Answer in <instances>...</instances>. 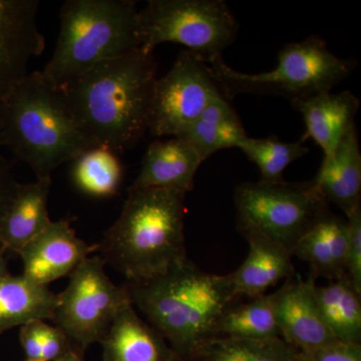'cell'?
Here are the masks:
<instances>
[{
  "label": "cell",
  "instance_id": "cell-1",
  "mask_svg": "<svg viewBox=\"0 0 361 361\" xmlns=\"http://www.w3.org/2000/svg\"><path fill=\"white\" fill-rule=\"evenodd\" d=\"M157 70L153 51L141 47L106 59L61 89L85 134L121 155L148 132Z\"/></svg>",
  "mask_w": 361,
  "mask_h": 361
},
{
  "label": "cell",
  "instance_id": "cell-2",
  "mask_svg": "<svg viewBox=\"0 0 361 361\" xmlns=\"http://www.w3.org/2000/svg\"><path fill=\"white\" fill-rule=\"evenodd\" d=\"M129 300L167 341L177 361H195L214 325L237 300L230 274L202 270L189 258L142 281H126Z\"/></svg>",
  "mask_w": 361,
  "mask_h": 361
},
{
  "label": "cell",
  "instance_id": "cell-3",
  "mask_svg": "<svg viewBox=\"0 0 361 361\" xmlns=\"http://www.w3.org/2000/svg\"><path fill=\"white\" fill-rule=\"evenodd\" d=\"M94 146L75 120L63 90L42 71L28 73L0 97V147L37 178L51 177Z\"/></svg>",
  "mask_w": 361,
  "mask_h": 361
},
{
  "label": "cell",
  "instance_id": "cell-4",
  "mask_svg": "<svg viewBox=\"0 0 361 361\" xmlns=\"http://www.w3.org/2000/svg\"><path fill=\"white\" fill-rule=\"evenodd\" d=\"M186 194L160 188H133L97 251L106 264L137 282L157 276L188 258Z\"/></svg>",
  "mask_w": 361,
  "mask_h": 361
},
{
  "label": "cell",
  "instance_id": "cell-5",
  "mask_svg": "<svg viewBox=\"0 0 361 361\" xmlns=\"http://www.w3.org/2000/svg\"><path fill=\"white\" fill-rule=\"evenodd\" d=\"M59 20L54 54L40 71L56 87L141 47L139 11L133 0H68Z\"/></svg>",
  "mask_w": 361,
  "mask_h": 361
},
{
  "label": "cell",
  "instance_id": "cell-6",
  "mask_svg": "<svg viewBox=\"0 0 361 361\" xmlns=\"http://www.w3.org/2000/svg\"><path fill=\"white\" fill-rule=\"evenodd\" d=\"M214 78L228 99L239 94H272L291 103L331 92L355 68L351 59L338 58L319 37L284 45L273 70L242 73L228 66L222 56L207 61Z\"/></svg>",
  "mask_w": 361,
  "mask_h": 361
},
{
  "label": "cell",
  "instance_id": "cell-7",
  "mask_svg": "<svg viewBox=\"0 0 361 361\" xmlns=\"http://www.w3.org/2000/svg\"><path fill=\"white\" fill-rule=\"evenodd\" d=\"M139 28L147 51L173 42L209 61L234 42L239 25L223 0H149L139 11Z\"/></svg>",
  "mask_w": 361,
  "mask_h": 361
},
{
  "label": "cell",
  "instance_id": "cell-8",
  "mask_svg": "<svg viewBox=\"0 0 361 361\" xmlns=\"http://www.w3.org/2000/svg\"><path fill=\"white\" fill-rule=\"evenodd\" d=\"M237 225L247 226L293 250L329 210L310 180L304 183L245 182L235 191Z\"/></svg>",
  "mask_w": 361,
  "mask_h": 361
},
{
  "label": "cell",
  "instance_id": "cell-9",
  "mask_svg": "<svg viewBox=\"0 0 361 361\" xmlns=\"http://www.w3.org/2000/svg\"><path fill=\"white\" fill-rule=\"evenodd\" d=\"M104 267L101 256H89L71 273L68 286L58 294L52 322L82 355L92 344L101 343L116 312L129 300L123 285L114 283Z\"/></svg>",
  "mask_w": 361,
  "mask_h": 361
},
{
  "label": "cell",
  "instance_id": "cell-10",
  "mask_svg": "<svg viewBox=\"0 0 361 361\" xmlns=\"http://www.w3.org/2000/svg\"><path fill=\"white\" fill-rule=\"evenodd\" d=\"M221 97L224 94L205 59L183 49L170 71L157 78L148 132L155 137H179Z\"/></svg>",
  "mask_w": 361,
  "mask_h": 361
},
{
  "label": "cell",
  "instance_id": "cell-11",
  "mask_svg": "<svg viewBox=\"0 0 361 361\" xmlns=\"http://www.w3.org/2000/svg\"><path fill=\"white\" fill-rule=\"evenodd\" d=\"M39 0H0V97L28 75L45 49L37 25Z\"/></svg>",
  "mask_w": 361,
  "mask_h": 361
},
{
  "label": "cell",
  "instance_id": "cell-12",
  "mask_svg": "<svg viewBox=\"0 0 361 361\" xmlns=\"http://www.w3.org/2000/svg\"><path fill=\"white\" fill-rule=\"evenodd\" d=\"M316 280L289 278L272 293L280 338L300 353L337 342L316 298Z\"/></svg>",
  "mask_w": 361,
  "mask_h": 361
},
{
  "label": "cell",
  "instance_id": "cell-13",
  "mask_svg": "<svg viewBox=\"0 0 361 361\" xmlns=\"http://www.w3.org/2000/svg\"><path fill=\"white\" fill-rule=\"evenodd\" d=\"M97 252L78 236L70 220L51 221V224L20 252L23 275L35 283H49L70 276L82 260Z\"/></svg>",
  "mask_w": 361,
  "mask_h": 361
},
{
  "label": "cell",
  "instance_id": "cell-14",
  "mask_svg": "<svg viewBox=\"0 0 361 361\" xmlns=\"http://www.w3.org/2000/svg\"><path fill=\"white\" fill-rule=\"evenodd\" d=\"M237 228L249 244L245 260L230 274L237 299L265 295L271 287L293 276L290 251L250 227L237 225Z\"/></svg>",
  "mask_w": 361,
  "mask_h": 361
},
{
  "label": "cell",
  "instance_id": "cell-15",
  "mask_svg": "<svg viewBox=\"0 0 361 361\" xmlns=\"http://www.w3.org/2000/svg\"><path fill=\"white\" fill-rule=\"evenodd\" d=\"M204 160L199 152L180 137L155 141L147 149L133 188H160L188 194Z\"/></svg>",
  "mask_w": 361,
  "mask_h": 361
},
{
  "label": "cell",
  "instance_id": "cell-16",
  "mask_svg": "<svg viewBox=\"0 0 361 361\" xmlns=\"http://www.w3.org/2000/svg\"><path fill=\"white\" fill-rule=\"evenodd\" d=\"M302 116L305 134L301 142L311 139L322 148L323 158L334 153L339 142L355 127L360 101L349 90L327 92L292 103Z\"/></svg>",
  "mask_w": 361,
  "mask_h": 361
},
{
  "label": "cell",
  "instance_id": "cell-17",
  "mask_svg": "<svg viewBox=\"0 0 361 361\" xmlns=\"http://www.w3.org/2000/svg\"><path fill=\"white\" fill-rule=\"evenodd\" d=\"M323 201L334 203L348 217L361 207V151L357 128L353 127L334 153L323 158L310 180Z\"/></svg>",
  "mask_w": 361,
  "mask_h": 361
},
{
  "label": "cell",
  "instance_id": "cell-18",
  "mask_svg": "<svg viewBox=\"0 0 361 361\" xmlns=\"http://www.w3.org/2000/svg\"><path fill=\"white\" fill-rule=\"evenodd\" d=\"M103 361H177L172 348L130 300L114 318L101 341Z\"/></svg>",
  "mask_w": 361,
  "mask_h": 361
},
{
  "label": "cell",
  "instance_id": "cell-19",
  "mask_svg": "<svg viewBox=\"0 0 361 361\" xmlns=\"http://www.w3.org/2000/svg\"><path fill=\"white\" fill-rule=\"evenodd\" d=\"M348 250V221L329 209L299 240L291 254L310 265V276L315 280L323 277L331 282L346 277Z\"/></svg>",
  "mask_w": 361,
  "mask_h": 361
},
{
  "label": "cell",
  "instance_id": "cell-20",
  "mask_svg": "<svg viewBox=\"0 0 361 361\" xmlns=\"http://www.w3.org/2000/svg\"><path fill=\"white\" fill-rule=\"evenodd\" d=\"M51 177L20 184L0 222L1 250L20 252L51 224L49 205Z\"/></svg>",
  "mask_w": 361,
  "mask_h": 361
},
{
  "label": "cell",
  "instance_id": "cell-21",
  "mask_svg": "<svg viewBox=\"0 0 361 361\" xmlns=\"http://www.w3.org/2000/svg\"><path fill=\"white\" fill-rule=\"evenodd\" d=\"M58 294L21 275L0 280V334L39 320L54 319Z\"/></svg>",
  "mask_w": 361,
  "mask_h": 361
},
{
  "label": "cell",
  "instance_id": "cell-22",
  "mask_svg": "<svg viewBox=\"0 0 361 361\" xmlns=\"http://www.w3.org/2000/svg\"><path fill=\"white\" fill-rule=\"evenodd\" d=\"M179 137L189 142L206 161L223 149H238L248 135L229 99L221 97Z\"/></svg>",
  "mask_w": 361,
  "mask_h": 361
},
{
  "label": "cell",
  "instance_id": "cell-23",
  "mask_svg": "<svg viewBox=\"0 0 361 361\" xmlns=\"http://www.w3.org/2000/svg\"><path fill=\"white\" fill-rule=\"evenodd\" d=\"M323 318L337 341L361 344V294L348 277L315 288Z\"/></svg>",
  "mask_w": 361,
  "mask_h": 361
},
{
  "label": "cell",
  "instance_id": "cell-24",
  "mask_svg": "<svg viewBox=\"0 0 361 361\" xmlns=\"http://www.w3.org/2000/svg\"><path fill=\"white\" fill-rule=\"evenodd\" d=\"M213 336L242 339L280 338L272 294L226 308L214 325Z\"/></svg>",
  "mask_w": 361,
  "mask_h": 361
},
{
  "label": "cell",
  "instance_id": "cell-25",
  "mask_svg": "<svg viewBox=\"0 0 361 361\" xmlns=\"http://www.w3.org/2000/svg\"><path fill=\"white\" fill-rule=\"evenodd\" d=\"M123 167L118 154L104 146L87 149L73 161L71 179L82 193L110 198L120 191Z\"/></svg>",
  "mask_w": 361,
  "mask_h": 361
},
{
  "label": "cell",
  "instance_id": "cell-26",
  "mask_svg": "<svg viewBox=\"0 0 361 361\" xmlns=\"http://www.w3.org/2000/svg\"><path fill=\"white\" fill-rule=\"evenodd\" d=\"M297 353L281 338L215 336L204 342L195 361H296Z\"/></svg>",
  "mask_w": 361,
  "mask_h": 361
},
{
  "label": "cell",
  "instance_id": "cell-27",
  "mask_svg": "<svg viewBox=\"0 0 361 361\" xmlns=\"http://www.w3.org/2000/svg\"><path fill=\"white\" fill-rule=\"evenodd\" d=\"M238 149L257 166L260 180L268 183L283 180L287 167L310 152L303 142H282L275 137L264 139L247 137Z\"/></svg>",
  "mask_w": 361,
  "mask_h": 361
},
{
  "label": "cell",
  "instance_id": "cell-28",
  "mask_svg": "<svg viewBox=\"0 0 361 361\" xmlns=\"http://www.w3.org/2000/svg\"><path fill=\"white\" fill-rule=\"evenodd\" d=\"M20 341L26 360L56 361L73 349L66 334L44 320L20 327Z\"/></svg>",
  "mask_w": 361,
  "mask_h": 361
},
{
  "label": "cell",
  "instance_id": "cell-29",
  "mask_svg": "<svg viewBox=\"0 0 361 361\" xmlns=\"http://www.w3.org/2000/svg\"><path fill=\"white\" fill-rule=\"evenodd\" d=\"M348 228L346 277L361 294V207L346 217Z\"/></svg>",
  "mask_w": 361,
  "mask_h": 361
},
{
  "label": "cell",
  "instance_id": "cell-30",
  "mask_svg": "<svg viewBox=\"0 0 361 361\" xmlns=\"http://www.w3.org/2000/svg\"><path fill=\"white\" fill-rule=\"evenodd\" d=\"M296 361H361V344L337 341L314 350L298 351Z\"/></svg>",
  "mask_w": 361,
  "mask_h": 361
},
{
  "label": "cell",
  "instance_id": "cell-31",
  "mask_svg": "<svg viewBox=\"0 0 361 361\" xmlns=\"http://www.w3.org/2000/svg\"><path fill=\"white\" fill-rule=\"evenodd\" d=\"M0 147V222L18 193L20 183L14 178L11 163L2 154Z\"/></svg>",
  "mask_w": 361,
  "mask_h": 361
},
{
  "label": "cell",
  "instance_id": "cell-32",
  "mask_svg": "<svg viewBox=\"0 0 361 361\" xmlns=\"http://www.w3.org/2000/svg\"><path fill=\"white\" fill-rule=\"evenodd\" d=\"M56 361H85L84 355L82 353H78V351L75 350V349H71V350L68 351V353H66L65 355L61 356L59 360Z\"/></svg>",
  "mask_w": 361,
  "mask_h": 361
},
{
  "label": "cell",
  "instance_id": "cell-33",
  "mask_svg": "<svg viewBox=\"0 0 361 361\" xmlns=\"http://www.w3.org/2000/svg\"><path fill=\"white\" fill-rule=\"evenodd\" d=\"M11 274L7 267L6 259L4 257V251L0 250V280Z\"/></svg>",
  "mask_w": 361,
  "mask_h": 361
},
{
  "label": "cell",
  "instance_id": "cell-34",
  "mask_svg": "<svg viewBox=\"0 0 361 361\" xmlns=\"http://www.w3.org/2000/svg\"><path fill=\"white\" fill-rule=\"evenodd\" d=\"M23 361H37V360H26V358H25V360H23Z\"/></svg>",
  "mask_w": 361,
  "mask_h": 361
}]
</instances>
